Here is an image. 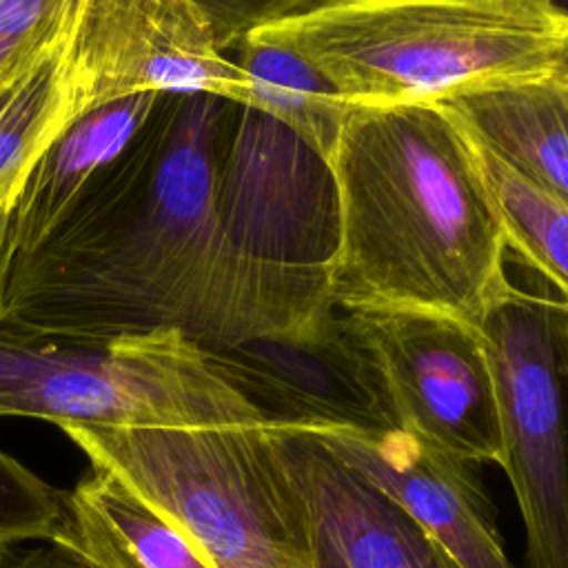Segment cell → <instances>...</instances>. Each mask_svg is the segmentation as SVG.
<instances>
[{"mask_svg": "<svg viewBox=\"0 0 568 568\" xmlns=\"http://www.w3.org/2000/svg\"><path fill=\"white\" fill-rule=\"evenodd\" d=\"M0 417L58 428L266 424L215 353L180 331L40 335L0 324Z\"/></svg>", "mask_w": 568, "mask_h": 568, "instance_id": "5", "label": "cell"}, {"mask_svg": "<svg viewBox=\"0 0 568 568\" xmlns=\"http://www.w3.org/2000/svg\"><path fill=\"white\" fill-rule=\"evenodd\" d=\"M271 442L300 497L315 568H464L317 433L271 424Z\"/></svg>", "mask_w": 568, "mask_h": 568, "instance_id": "9", "label": "cell"}, {"mask_svg": "<svg viewBox=\"0 0 568 568\" xmlns=\"http://www.w3.org/2000/svg\"><path fill=\"white\" fill-rule=\"evenodd\" d=\"M559 67L568 73V38L564 42V51H561V58H559Z\"/></svg>", "mask_w": 568, "mask_h": 568, "instance_id": "23", "label": "cell"}, {"mask_svg": "<svg viewBox=\"0 0 568 568\" xmlns=\"http://www.w3.org/2000/svg\"><path fill=\"white\" fill-rule=\"evenodd\" d=\"M477 155L508 251L555 282L568 304V204L535 189L481 146Z\"/></svg>", "mask_w": 568, "mask_h": 568, "instance_id": "17", "label": "cell"}, {"mask_svg": "<svg viewBox=\"0 0 568 568\" xmlns=\"http://www.w3.org/2000/svg\"><path fill=\"white\" fill-rule=\"evenodd\" d=\"M333 306H410L477 328L510 288L504 226L477 146L437 102L353 104L324 160Z\"/></svg>", "mask_w": 568, "mask_h": 568, "instance_id": "2", "label": "cell"}, {"mask_svg": "<svg viewBox=\"0 0 568 568\" xmlns=\"http://www.w3.org/2000/svg\"><path fill=\"white\" fill-rule=\"evenodd\" d=\"M75 13L78 7L58 40L0 93V209L13 206L38 158L73 120L69 36Z\"/></svg>", "mask_w": 568, "mask_h": 568, "instance_id": "16", "label": "cell"}, {"mask_svg": "<svg viewBox=\"0 0 568 568\" xmlns=\"http://www.w3.org/2000/svg\"><path fill=\"white\" fill-rule=\"evenodd\" d=\"M9 220H11V206L0 209V320H2V311H4V293H7V277H9V264H11V255H9Z\"/></svg>", "mask_w": 568, "mask_h": 568, "instance_id": "21", "label": "cell"}, {"mask_svg": "<svg viewBox=\"0 0 568 568\" xmlns=\"http://www.w3.org/2000/svg\"><path fill=\"white\" fill-rule=\"evenodd\" d=\"M251 36L291 49L351 104L437 102L559 62L548 0L295 2Z\"/></svg>", "mask_w": 568, "mask_h": 568, "instance_id": "3", "label": "cell"}, {"mask_svg": "<svg viewBox=\"0 0 568 568\" xmlns=\"http://www.w3.org/2000/svg\"><path fill=\"white\" fill-rule=\"evenodd\" d=\"M233 62L248 84L244 109L286 129L324 164L353 104L304 58L251 33L235 47Z\"/></svg>", "mask_w": 568, "mask_h": 568, "instance_id": "15", "label": "cell"}, {"mask_svg": "<svg viewBox=\"0 0 568 568\" xmlns=\"http://www.w3.org/2000/svg\"><path fill=\"white\" fill-rule=\"evenodd\" d=\"M437 104L506 169L568 204V73L559 62L466 89Z\"/></svg>", "mask_w": 568, "mask_h": 568, "instance_id": "13", "label": "cell"}, {"mask_svg": "<svg viewBox=\"0 0 568 568\" xmlns=\"http://www.w3.org/2000/svg\"><path fill=\"white\" fill-rule=\"evenodd\" d=\"M237 109L175 95L120 186L11 260L0 324L40 335L180 331L206 351L320 331L335 313L324 262L255 257L224 222Z\"/></svg>", "mask_w": 568, "mask_h": 568, "instance_id": "1", "label": "cell"}, {"mask_svg": "<svg viewBox=\"0 0 568 568\" xmlns=\"http://www.w3.org/2000/svg\"><path fill=\"white\" fill-rule=\"evenodd\" d=\"M69 75L73 120L135 93L215 95L244 106L248 89L204 0H80Z\"/></svg>", "mask_w": 568, "mask_h": 568, "instance_id": "8", "label": "cell"}, {"mask_svg": "<svg viewBox=\"0 0 568 568\" xmlns=\"http://www.w3.org/2000/svg\"><path fill=\"white\" fill-rule=\"evenodd\" d=\"M548 7L552 11V16L557 18V22L561 24L566 38H568V0L566 2H557V0H548Z\"/></svg>", "mask_w": 568, "mask_h": 568, "instance_id": "22", "label": "cell"}, {"mask_svg": "<svg viewBox=\"0 0 568 568\" xmlns=\"http://www.w3.org/2000/svg\"><path fill=\"white\" fill-rule=\"evenodd\" d=\"M173 98L135 93L71 120L38 158L11 206V260L109 197L162 129Z\"/></svg>", "mask_w": 568, "mask_h": 568, "instance_id": "11", "label": "cell"}, {"mask_svg": "<svg viewBox=\"0 0 568 568\" xmlns=\"http://www.w3.org/2000/svg\"><path fill=\"white\" fill-rule=\"evenodd\" d=\"M337 311L375 366L399 430L468 464H499L495 382L475 326L410 306Z\"/></svg>", "mask_w": 568, "mask_h": 568, "instance_id": "7", "label": "cell"}, {"mask_svg": "<svg viewBox=\"0 0 568 568\" xmlns=\"http://www.w3.org/2000/svg\"><path fill=\"white\" fill-rule=\"evenodd\" d=\"M501 457L526 530L524 568H568V304L510 288L477 324Z\"/></svg>", "mask_w": 568, "mask_h": 568, "instance_id": "6", "label": "cell"}, {"mask_svg": "<svg viewBox=\"0 0 568 568\" xmlns=\"http://www.w3.org/2000/svg\"><path fill=\"white\" fill-rule=\"evenodd\" d=\"M95 568H211L197 546L115 475L93 468L62 493L51 537Z\"/></svg>", "mask_w": 568, "mask_h": 568, "instance_id": "14", "label": "cell"}, {"mask_svg": "<svg viewBox=\"0 0 568 568\" xmlns=\"http://www.w3.org/2000/svg\"><path fill=\"white\" fill-rule=\"evenodd\" d=\"M4 568H95V566L67 546H60L53 541H38L33 546L11 548Z\"/></svg>", "mask_w": 568, "mask_h": 568, "instance_id": "20", "label": "cell"}, {"mask_svg": "<svg viewBox=\"0 0 568 568\" xmlns=\"http://www.w3.org/2000/svg\"><path fill=\"white\" fill-rule=\"evenodd\" d=\"M211 353L271 424L315 433L397 428L379 375L337 308L308 337Z\"/></svg>", "mask_w": 568, "mask_h": 568, "instance_id": "10", "label": "cell"}, {"mask_svg": "<svg viewBox=\"0 0 568 568\" xmlns=\"http://www.w3.org/2000/svg\"><path fill=\"white\" fill-rule=\"evenodd\" d=\"M64 433L93 468L115 475L184 530L211 568H315L271 422Z\"/></svg>", "mask_w": 568, "mask_h": 568, "instance_id": "4", "label": "cell"}, {"mask_svg": "<svg viewBox=\"0 0 568 568\" xmlns=\"http://www.w3.org/2000/svg\"><path fill=\"white\" fill-rule=\"evenodd\" d=\"M62 519V490L0 448V546L51 541Z\"/></svg>", "mask_w": 568, "mask_h": 568, "instance_id": "19", "label": "cell"}, {"mask_svg": "<svg viewBox=\"0 0 568 568\" xmlns=\"http://www.w3.org/2000/svg\"><path fill=\"white\" fill-rule=\"evenodd\" d=\"M78 0H0V93L67 29Z\"/></svg>", "mask_w": 568, "mask_h": 568, "instance_id": "18", "label": "cell"}, {"mask_svg": "<svg viewBox=\"0 0 568 568\" xmlns=\"http://www.w3.org/2000/svg\"><path fill=\"white\" fill-rule=\"evenodd\" d=\"M317 435L464 568H517L501 546L495 508L473 468L475 464L399 428L382 433L324 430Z\"/></svg>", "mask_w": 568, "mask_h": 568, "instance_id": "12", "label": "cell"}, {"mask_svg": "<svg viewBox=\"0 0 568 568\" xmlns=\"http://www.w3.org/2000/svg\"><path fill=\"white\" fill-rule=\"evenodd\" d=\"M16 548V546H13ZM9 550L11 548H7V546H0V568H4V564H7V557H9Z\"/></svg>", "mask_w": 568, "mask_h": 568, "instance_id": "24", "label": "cell"}]
</instances>
